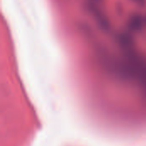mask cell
Returning a JSON list of instances; mask_svg holds the SVG:
<instances>
[{
    "instance_id": "1",
    "label": "cell",
    "mask_w": 146,
    "mask_h": 146,
    "mask_svg": "<svg viewBox=\"0 0 146 146\" xmlns=\"http://www.w3.org/2000/svg\"><path fill=\"white\" fill-rule=\"evenodd\" d=\"M131 27L134 30H138L142 26V18L139 15L134 16L131 20Z\"/></svg>"
},
{
    "instance_id": "2",
    "label": "cell",
    "mask_w": 146,
    "mask_h": 146,
    "mask_svg": "<svg viewBox=\"0 0 146 146\" xmlns=\"http://www.w3.org/2000/svg\"><path fill=\"white\" fill-rule=\"evenodd\" d=\"M132 1H133V2H135V3H137L139 4H144L145 3V0H132Z\"/></svg>"
}]
</instances>
